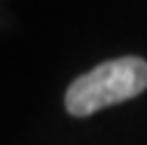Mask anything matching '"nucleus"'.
<instances>
[{
  "label": "nucleus",
  "mask_w": 147,
  "mask_h": 145,
  "mask_svg": "<svg viewBox=\"0 0 147 145\" xmlns=\"http://www.w3.org/2000/svg\"><path fill=\"white\" fill-rule=\"evenodd\" d=\"M147 87V62L142 58H117L96 64L76 78L64 97L67 110L76 117L92 115L106 106L138 97Z\"/></svg>",
  "instance_id": "nucleus-1"
}]
</instances>
